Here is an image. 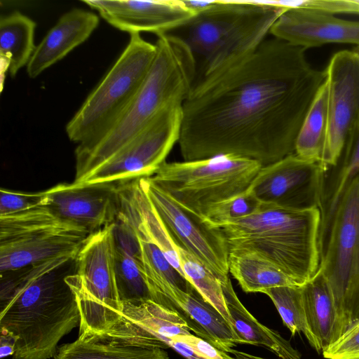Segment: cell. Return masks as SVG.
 I'll list each match as a JSON object with an SVG mask.
<instances>
[{"label": "cell", "mask_w": 359, "mask_h": 359, "mask_svg": "<svg viewBox=\"0 0 359 359\" xmlns=\"http://www.w3.org/2000/svg\"><path fill=\"white\" fill-rule=\"evenodd\" d=\"M318 208L296 210L261 203L254 214L224 224L229 250L255 252L303 285L320 265Z\"/></svg>", "instance_id": "cell-5"}, {"label": "cell", "mask_w": 359, "mask_h": 359, "mask_svg": "<svg viewBox=\"0 0 359 359\" xmlns=\"http://www.w3.org/2000/svg\"><path fill=\"white\" fill-rule=\"evenodd\" d=\"M115 273L118 296L122 304L135 306L154 302L142 266L115 248Z\"/></svg>", "instance_id": "cell-30"}, {"label": "cell", "mask_w": 359, "mask_h": 359, "mask_svg": "<svg viewBox=\"0 0 359 359\" xmlns=\"http://www.w3.org/2000/svg\"><path fill=\"white\" fill-rule=\"evenodd\" d=\"M67 281L79 309V335L104 333L121 320L112 224L88 237L77 255V273Z\"/></svg>", "instance_id": "cell-9"}, {"label": "cell", "mask_w": 359, "mask_h": 359, "mask_svg": "<svg viewBox=\"0 0 359 359\" xmlns=\"http://www.w3.org/2000/svg\"><path fill=\"white\" fill-rule=\"evenodd\" d=\"M1 346L0 355L4 358L8 355H13L15 353V339L9 333L1 332Z\"/></svg>", "instance_id": "cell-36"}, {"label": "cell", "mask_w": 359, "mask_h": 359, "mask_svg": "<svg viewBox=\"0 0 359 359\" xmlns=\"http://www.w3.org/2000/svg\"><path fill=\"white\" fill-rule=\"evenodd\" d=\"M95 13L74 8L64 13L48 32L27 65V73L35 79L85 42L99 25Z\"/></svg>", "instance_id": "cell-19"}, {"label": "cell", "mask_w": 359, "mask_h": 359, "mask_svg": "<svg viewBox=\"0 0 359 359\" xmlns=\"http://www.w3.org/2000/svg\"><path fill=\"white\" fill-rule=\"evenodd\" d=\"M262 167L252 159L221 154L165 162L147 178L184 208L203 217L212 205L248 190Z\"/></svg>", "instance_id": "cell-7"}, {"label": "cell", "mask_w": 359, "mask_h": 359, "mask_svg": "<svg viewBox=\"0 0 359 359\" xmlns=\"http://www.w3.org/2000/svg\"><path fill=\"white\" fill-rule=\"evenodd\" d=\"M319 269L335 306V341L359 320V173L338 205Z\"/></svg>", "instance_id": "cell-8"}, {"label": "cell", "mask_w": 359, "mask_h": 359, "mask_svg": "<svg viewBox=\"0 0 359 359\" xmlns=\"http://www.w3.org/2000/svg\"><path fill=\"white\" fill-rule=\"evenodd\" d=\"M231 353L235 355L236 359H263L245 353L238 351L235 349L232 351Z\"/></svg>", "instance_id": "cell-38"}, {"label": "cell", "mask_w": 359, "mask_h": 359, "mask_svg": "<svg viewBox=\"0 0 359 359\" xmlns=\"http://www.w3.org/2000/svg\"><path fill=\"white\" fill-rule=\"evenodd\" d=\"M141 182L176 246L198 259L221 283L227 280L229 248L221 229L184 208L147 177Z\"/></svg>", "instance_id": "cell-12"}, {"label": "cell", "mask_w": 359, "mask_h": 359, "mask_svg": "<svg viewBox=\"0 0 359 359\" xmlns=\"http://www.w3.org/2000/svg\"><path fill=\"white\" fill-rule=\"evenodd\" d=\"M90 235L45 205L0 217V272L76 255Z\"/></svg>", "instance_id": "cell-10"}, {"label": "cell", "mask_w": 359, "mask_h": 359, "mask_svg": "<svg viewBox=\"0 0 359 359\" xmlns=\"http://www.w3.org/2000/svg\"><path fill=\"white\" fill-rule=\"evenodd\" d=\"M359 173V119L349 133L334 165L325 168L321 182L318 209L320 224L318 233L320 255L327 245L335 212L340 200Z\"/></svg>", "instance_id": "cell-20"}, {"label": "cell", "mask_w": 359, "mask_h": 359, "mask_svg": "<svg viewBox=\"0 0 359 359\" xmlns=\"http://www.w3.org/2000/svg\"><path fill=\"white\" fill-rule=\"evenodd\" d=\"M54 359H169L162 348L134 345L102 334H81L59 347Z\"/></svg>", "instance_id": "cell-22"}, {"label": "cell", "mask_w": 359, "mask_h": 359, "mask_svg": "<svg viewBox=\"0 0 359 359\" xmlns=\"http://www.w3.org/2000/svg\"><path fill=\"white\" fill-rule=\"evenodd\" d=\"M260 206L261 203L248 189L238 195L212 205L208 208L203 218L209 224L219 227L254 214Z\"/></svg>", "instance_id": "cell-31"}, {"label": "cell", "mask_w": 359, "mask_h": 359, "mask_svg": "<svg viewBox=\"0 0 359 359\" xmlns=\"http://www.w3.org/2000/svg\"><path fill=\"white\" fill-rule=\"evenodd\" d=\"M155 45L156 55L145 79L118 121L94 144L76 147L73 184H82L162 111L173 104H183L189 96L195 79L190 53L179 40L167 34L157 35Z\"/></svg>", "instance_id": "cell-4"}, {"label": "cell", "mask_w": 359, "mask_h": 359, "mask_svg": "<svg viewBox=\"0 0 359 359\" xmlns=\"http://www.w3.org/2000/svg\"><path fill=\"white\" fill-rule=\"evenodd\" d=\"M233 329L242 344L262 346L280 359H301L299 352L278 332L260 323L243 305L230 279L222 283Z\"/></svg>", "instance_id": "cell-21"}, {"label": "cell", "mask_w": 359, "mask_h": 359, "mask_svg": "<svg viewBox=\"0 0 359 359\" xmlns=\"http://www.w3.org/2000/svg\"><path fill=\"white\" fill-rule=\"evenodd\" d=\"M36 24L15 11L0 18V57L1 69L14 77L29 62L36 46L34 33Z\"/></svg>", "instance_id": "cell-24"}, {"label": "cell", "mask_w": 359, "mask_h": 359, "mask_svg": "<svg viewBox=\"0 0 359 359\" xmlns=\"http://www.w3.org/2000/svg\"><path fill=\"white\" fill-rule=\"evenodd\" d=\"M77 255L1 273V332L15 339L14 359L54 358L60 340L80 324L67 281L77 273Z\"/></svg>", "instance_id": "cell-2"}, {"label": "cell", "mask_w": 359, "mask_h": 359, "mask_svg": "<svg viewBox=\"0 0 359 359\" xmlns=\"http://www.w3.org/2000/svg\"><path fill=\"white\" fill-rule=\"evenodd\" d=\"M306 48L273 37L250 56L195 85L182 104L184 161L234 154L265 166L294 154L325 72Z\"/></svg>", "instance_id": "cell-1"}, {"label": "cell", "mask_w": 359, "mask_h": 359, "mask_svg": "<svg viewBox=\"0 0 359 359\" xmlns=\"http://www.w3.org/2000/svg\"><path fill=\"white\" fill-rule=\"evenodd\" d=\"M328 130V84L318 90L299 132L294 154L322 165Z\"/></svg>", "instance_id": "cell-26"}, {"label": "cell", "mask_w": 359, "mask_h": 359, "mask_svg": "<svg viewBox=\"0 0 359 359\" xmlns=\"http://www.w3.org/2000/svg\"><path fill=\"white\" fill-rule=\"evenodd\" d=\"M287 10L274 1L215 0L165 34L179 40L190 53L194 86L252 55Z\"/></svg>", "instance_id": "cell-3"}, {"label": "cell", "mask_w": 359, "mask_h": 359, "mask_svg": "<svg viewBox=\"0 0 359 359\" xmlns=\"http://www.w3.org/2000/svg\"><path fill=\"white\" fill-rule=\"evenodd\" d=\"M276 3L278 6L287 9H302L330 15L336 13L359 15V0L276 1Z\"/></svg>", "instance_id": "cell-33"}, {"label": "cell", "mask_w": 359, "mask_h": 359, "mask_svg": "<svg viewBox=\"0 0 359 359\" xmlns=\"http://www.w3.org/2000/svg\"><path fill=\"white\" fill-rule=\"evenodd\" d=\"M229 273L245 292L297 285L280 268L259 254L246 250H229Z\"/></svg>", "instance_id": "cell-23"}, {"label": "cell", "mask_w": 359, "mask_h": 359, "mask_svg": "<svg viewBox=\"0 0 359 359\" xmlns=\"http://www.w3.org/2000/svg\"><path fill=\"white\" fill-rule=\"evenodd\" d=\"M177 249L185 278L232 325L221 281L195 256L178 246Z\"/></svg>", "instance_id": "cell-29"}, {"label": "cell", "mask_w": 359, "mask_h": 359, "mask_svg": "<svg viewBox=\"0 0 359 359\" xmlns=\"http://www.w3.org/2000/svg\"><path fill=\"white\" fill-rule=\"evenodd\" d=\"M306 320L321 352L334 341L337 313L327 281L318 271L302 285Z\"/></svg>", "instance_id": "cell-25"}, {"label": "cell", "mask_w": 359, "mask_h": 359, "mask_svg": "<svg viewBox=\"0 0 359 359\" xmlns=\"http://www.w3.org/2000/svg\"><path fill=\"white\" fill-rule=\"evenodd\" d=\"M263 293L272 300L292 336L297 333L304 334L311 347L318 353L321 352L306 320L302 285L276 287L266 290Z\"/></svg>", "instance_id": "cell-27"}, {"label": "cell", "mask_w": 359, "mask_h": 359, "mask_svg": "<svg viewBox=\"0 0 359 359\" xmlns=\"http://www.w3.org/2000/svg\"><path fill=\"white\" fill-rule=\"evenodd\" d=\"M120 208L136 229L141 245L142 266L146 280L153 278H161L187 293L196 290L190 282L170 263L137 220L121 206Z\"/></svg>", "instance_id": "cell-28"}, {"label": "cell", "mask_w": 359, "mask_h": 359, "mask_svg": "<svg viewBox=\"0 0 359 359\" xmlns=\"http://www.w3.org/2000/svg\"><path fill=\"white\" fill-rule=\"evenodd\" d=\"M323 165L295 154L262 166L249 190L264 205L296 210L318 208Z\"/></svg>", "instance_id": "cell-13"}, {"label": "cell", "mask_w": 359, "mask_h": 359, "mask_svg": "<svg viewBox=\"0 0 359 359\" xmlns=\"http://www.w3.org/2000/svg\"><path fill=\"white\" fill-rule=\"evenodd\" d=\"M187 8L194 14L205 10L209 7L213 1H194V0H183Z\"/></svg>", "instance_id": "cell-37"}, {"label": "cell", "mask_w": 359, "mask_h": 359, "mask_svg": "<svg viewBox=\"0 0 359 359\" xmlns=\"http://www.w3.org/2000/svg\"><path fill=\"white\" fill-rule=\"evenodd\" d=\"M325 359H359V320L322 351Z\"/></svg>", "instance_id": "cell-35"}, {"label": "cell", "mask_w": 359, "mask_h": 359, "mask_svg": "<svg viewBox=\"0 0 359 359\" xmlns=\"http://www.w3.org/2000/svg\"><path fill=\"white\" fill-rule=\"evenodd\" d=\"M358 50V52L359 53V47H358V48L356 49Z\"/></svg>", "instance_id": "cell-39"}, {"label": "cell", "mask_w": 359, "mask_h": 359, "mask_svg": "<svg viewBox=\"0 0 359 359\" xmlns=\"http://www.w3.org/2000/svg\"><path fill=\"white\" fill-rule=\"evenodd\" d=\"M115 28L130 34H165L195 15L183 0H83Z\"/></svg>", "instance_id": "cell-17"}, {"label": "cell", "mask_w": 359, "mask_h": 359, "mask_svg": "<svg viewBox=\"0 0 359 359\" xmlns=\"http://www.w3.org/2000/svg\"><path fill=\"white\" fill-rule=\"evenodd\" d=\"M45 191L44 205L55 216L90 234L111 224L120 210L119 183H61Z\"/></svg>", "instance_id": "cell-15"}, {"label": "cell", "mask_w": 359, "mask_h": 359, "mask_svg": "<svg viewBox=\"0 0 359 359\" xmlns=\"http://www.w3.org/2000/svg\"><path fill=\"white\" fill-rule=\"evenodd\" d=\"M182 121V104L168 107L82 184L119 183L151 176L179 141Z\"/></svg>", "instance_id": "cell-11"}, {"label": "cell", "mask_w": 359, "mask_h": 359, "mask_svg": "<svg viewBox=\"0 0 359 359\" xmlns=\"http://www.w3.org/2000/svg\"><path fill=\"white\" fill-rule=\"evenodd\" d=\"M328 84V130L322 162H337L349 133L359 119V53H334L325 70Z\"/></svg>", "instance_id": "cell-14"}, {"label": "cell", "mask_w": 359, "mask_h": 359, "mask_svg": "<svg viewBox=\"0 0 359 359\" xmlns=\"http://www.w3.org/2000/svg\"><path fill=\"white\" fill-rule=\"evenodd\" d=\"M147 284L154 302L177 312L197 337L226 353L242 344L232 325L196 290L187 293L161 278Z\"/></svg>", "instance_id": "cell-16"}, {"label": "cell", "mask_w": 359, "mask_h": 359, "mask_svg": "<svg viewBox=\"0 0 359 359\" xmlns=\"http://www.w3.org/2000/svg\"><path fill=\"white\" fill-rule=\"evenodd\" d=\"M270 34L306 49L330 43H352L359 47V20L302 9L285 11L273 24Z\"/></svg>", "instance_id": "cell-18"}, {"label": "cell", "mask_w": 359, "mask_h": 359, "mask_svg": "<svg viewBox=\"0 0 359 359\" xmlns=\"http://www.w3.org/2000/svg\"><path fill=\"white\" fill-rule=\"evenodd\" d=\"M46 200V191L25 193L1 188L0 190V217L44 205Z\"/></svg>", "instance_id": "cell-34"}, {"label": "cell", "mask_w": 359, "mask_h": 359, "mask_svg": "<svg viewBox=\"0 0 359 359\" xmlns=\"http://www.w3.org/2000/svg\"><path fill=\"white\" fill-rule=\"evenodd\" d=\"M112 233L115 248L142 266L141 245L136 229L121 208L112 223Z\"/></svg>", "instance_id": "cell-32"}, {"label": "cell", "mask_w": 359, "mask_h": 359, "mask_svg": "<svg viewBox=\"0 0 359 359\" xmlns=\"http://www.w3.org/2000/svg\"><path fill=\"white\" fill-rule=\"evenodd\" d=\"M156 53L155 43L140 33L130 34L118 58L66 125L76 147L94 144L116 124L141 88Z\"/></svg>", "instance_id": "cell-6"}]
</instances>
